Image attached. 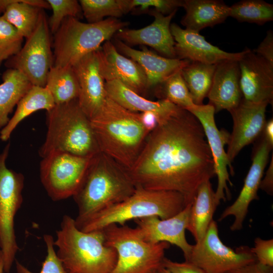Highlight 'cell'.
<instances>
[{
	"label": "cell",
	"mask_w": 273,
	"mask_h": 273,
	"mask_svg": "<svg viewBox=\"0 0 273 273\" xmlns=\"http://www.w3.org/2000/svg\"><path fill=\"white\" fill-rule=\"evenodd\" d=\"M136 188L171 191L191 204L199 186L215 173L203 127L189 111L181 109L150 132L128 170Z\"/></svg>",
	"instance_id": "cell-1"
},
{
	"label": "cell",
	"mask_w": 273,
	"mask_h": 273,
	"mask_svg": "<svg viewBox=\"0 0 273 273\" xmlns=\"http://www.w3.org/2000/svg\"><path fill=\"white\" fill-rule=\"evenodd\" d=\"M90 121L100 152L129 169L150 132L143 125L140 113L126 109L107 96Z\"/></svg>",
	"instance_id": "cell-2"
},
{
	"label": "cell",
	"mask_w": 273,
	"mask_h": 273,
	"mask_svg": "<svg viewBox=\"0 0 273 273\" xmlns=\"http://www.w3.org/2000/svg\"><path fill=\"white\" fill-rule=\"evenodd\" d=\"M136 190L128 170L99 152L73 198L78 207L76 225L96 213L127 199Z\"/></svg>",
	"instance_id": "cell-3"
},
{
	"label": "cell",
	"mask_w": 273,
	"mask_h": 273,
	"mask_svg": "<svg viewBox=\"0 0 273 273\" xmlns=\"http://www.w3.org/2000/svg\"><path fill=\"white\" fill-rule=\"evenodd\" d=\"M54 245L67 273H111L117 262V252L106 245L103 230L84 232L67 215L63 217Z\"/></svg>",
	"instance_id": "cell-4"
},
{
	"label": "cell",
	"mask_w": 273,
	"mask_h": 273,
	"mask_svg": "<svg viewBox=\"0 0 273 273\" xmlns=\"http://www.w3.org/2000/svg\"><path fill=\"white\" fill-rule=\"evenodd\" d=\"M47 132L40 148L42 158L54 151L90 157L100 152L90 119L78 99L55 105L46 113Z\"/></svg>",
	"instance_id": "cell-5"
},
{
	"label": "cell",
	"mask_w": 273,
	"mask_h": 273,
	"mask_svg": "<svg viewBox=\"0 0 273 273\" xmlns=\"http://www.w3.org/2000/svg\"><path fill=\"white\" fill-rule=\"evenodd\" d=\"M187 206L180 193L171 191H155L136 188L126 200L93 215L76 225L84 232L101 231L112 224H125L126 221L156 216L162 219L170 218Z\"/></svg>",
	"instance_id": "cell-6"
},
{
	"label": "cell",
	"mask_w": 273,
	"mask_h": 273,
	"mask_svg": "<svg viewBox=\"0 0 273 273\" xmlns=\"http://www.w3.org/2000/svg\"><path fill=\"white\" fill-rule=\"evenodd\" d=\"M128 22L108 18L97 23H84L68 17L62 22L54 34V66H72L85 55L96 51L102 44L120 30Z\"/></svg>",
	"instance_id": "cell-7"
},
{
	"label": "cell",
	"mask_w": 273,
	"mask_h": 273,
	"mask_svg": "<svg viewBox=\"0 0 273 273\" xmlns=\"http://www.w3.org/2000/svg\"><path fill=\"white\" fill-rule=\"evenodd\" d=\"M105 244L117 253L116 265L111 273H155L162 263L169 244L150 243L140 230L125 224H111L102 230Z\"/></svg>",
	"instance_id": "cell-8"
},
{
	"label": "cell",
	"mask_w": 273,
	"mask_h": 273,
	"mask_svg": "<svg viewBox=\"0 0 273 273\" xmlns=\"http://www.w3.org/2000/svg\"><path fill=\"white\" fill-rule=\"evenodd\" d=\"M10 143L0 154V250L4 271L9 273L19 247L14 229L15 215L23 202L24 178L22 174L8 168L6 164Z\"/></svg>",
	"instance_id": "cell-9"
},
{
	"label": "cell",
	"mask_w": 273,
	"mask_h": 273,
	"mask_svg": "<svg viewBox=\"0 0 273 273\" xmlns=\"http://www.w3.org/2000/svg\"><path fill=\"white\" fill-rule=\"evenodd\" d=\"M93 157L54 151L43 157L40 177L49 197L55 201L73 197L79 189Z\"/></svg>",
	"instance_id": "cell-10"
},
{
	"label": "cell",
	"mask_w": 273,
	"mask_h": 273,
	"mask_svg": "<svg viewBox=\"0 0 273 273\" xmlns=\"http://www.w3.org/2000/svg\"><path fill=\"white\" fill-rule=\"evenodd\" d=\"M50 33L43 9L34 31L20 51L5 62V66L21 72L33 85L45 87L48 72L54 65Z\"/></svg>",
	"instance_id": "cell-11"
},
{
	"label": "cell",
	"mask_w": 273,
	"mask_h": 273,
	"mask_svg": "<svg viewBox=\"0 0 273 273\" xmlns=\"http://www.w3.org/2000/svg\"><path fill=\"white\" fill-rule=\"evenodd\" d=\"M201 268L205 273H225L255 262V255L247 246L234 250L221 241L216 222L213 220L202 239L192 245L185 260Z\"/></svg>",
	"instance_id": "cell-12"
},
{
	"label": "cell",
	"mask_w": 273,
	"mask_h": 273,
	"mask_svg": "<svg viewBox=\"0 0 273 273\" xmlns=\"http://www.w3.org/2000/svg\"><path fill=\"white\" fill-rule=\"evenodd\" d=\"M188 111L201 123L211 152L215 173L217 177L215 198L218 206L221 200L225 201L226 199L231 198L227 183L232 186L233 185L230 178L228 168H230L232 175L234 174V170L224 150L225 145L228 144L230 134L225 130L217 128L214 119L215 110L211 105H195Z\"/></svg>",
	"instance_id": "cell-13"
},
{
	"label": "cell",
	"mask_w": 273,
	"mask_h": 273,
	"mask_svg": "<svg viewBox=\"0 0 273 273\" xmlns=\"http://www.w3.org/2000/svg\"><path fill=\"white\" fill-rule=\"evenodd\" d=\"M238 63L243 98L250 102L272 105L273 64L248 48Z\"/></svg>",
	"instance_id": "cell-14"
},
{
	"label": "cell",
	"mask_w": 273,
	"mask_h": 273,
	"mask_svg": "<svg viewBox=\"0 0 273 273\" xmlns=\"http://www.w3.org/2000/svg\"><path fill=\"white\" fill-rule=\"evenodd\" d=\"M272 148L263 136L255 148L252 162L240 194L234 202L224 209L218 219L221 221L229 216H234L230 226L232 231L242 229L250 204L253 200L259 199L257 192Z\"/></svg>",
	"instance_id": "cell-15"
},
{
	"label": "cell",
	"mask_w": 273,
	"mask_h": 273,
	"mask_svg": "<svg viewBox=\"0 0 273 273\" xmlns=\"http://www.w3.org/2000/svg\"><path fill=\"white\" fill-rule=\"evenodd\" d=\"M267 103H255L245 100L232 110L233 128L226 153L232 163L241 150L253 142L263 132Z\"/></svg>",
	"instance_id": "cell-16"
},
{
	"label": "cell",
	"mask_w": 273,
	"mask_h": 273,
	"mask_svg": "<svg viewBox=\"0 0 273 273\" xmlns=\"http://www.w3.org/2000/svg\"><path fill=\"white\" fill-rule=\"evenodd\" d=\"M97 51L105 81L117 80L139 95L148 89L147 77L142 67L119 53L110 40Z\"/></svg>",
	"instance_id": "cell-17"
},
{
	"label": "cell",
	"mask_w": 273,
	"mask_h": 273,
	"mask_svg": "<svg viewBox=\"0 0 273 273\" xmlns=\"http://www.w3.org/2000/svg\"><path fill=\"white\" fill-rule=\"evenodd\" d=\"M191 205L192 203L187 205L182 211L169 218L162 219L151 216L134 221L145 240L152 244L165 242L174 245L181 250L186 260L192 247L185 235Z\"/></svg>",
	"instance_id": "cell-18"
},
{
	"label": "cell",
	"mask_w": 273,
	"mask_h": 273,
	"mask_svg": "<svg viewBox=\"0 0 273 273\" xmlns=\"http://www.w3.org/2000/svg\"><path fill=\"white\" fill-rule=\"evenodd\" d=\"M176 12L175 10L164 15L151 10L148 13L154 17L151 24L138 29L123 28L118 31L114 37L127 45L148 46L164 57L176 58L175 41L170 31V23Z\"/></svg>",
	"instance_id": "cell-19"
},
{
	"label": "cell",
	"mask_w": 273,
	"mask_h": 273,
	"mask_svg": "<svg viewBox=\"0 0 273 273\" xmlns=\"http://www.w3.org/2000/svg\"><path fill=\"white\" fill-rule=\"evenodd\" d=\"M97 51L85 55L72 66L79 83L78 103L89 119L99 112L107 97Z\"/></svg>",
	"instance_id": "cell-20"
},
{
	"label": "cell",
	"mask_w": 273,
	"mask_h": 273,
	"mask_svg": "<svg viewBox=\"0 0 273 273\" xmlns=\"http://www.w3.org/2000/svg\"><path fill=\"white\" fill-rule=\"evenodd\" d=\"M175 41L176 58L208 64H216L226 60L239 61L246 49L238 53L221 50L206 40L199 32L183 29L175 23L170 24Z\"/></svg>",
	"instance_id": "cell-21"
},
{
	"label": "cell",
	"mask_w": 273,
	"mask_h": 273,
	"mask_svg": "<svg viewBox=\"0 0 273 273\" xmlns=\"http://www.w3.org/2000/svg\"><path fill=\"white\" fill-rule=\"evenodd\" d=\"M240 77L238 61L226 60L216 64L207 97L215 112L222 110L230 112L240 104L243 99Z\"/></svg>",
	"instance_id": "cell-22"
},
{
	"label": "cell",
	"mask_w": 273,
	"mask_h": 273,
	"mask_svg": "<svg viewBox=\"0 0 273 273\" xmlns=\"http://www.w3.org/2000/svg\"><path fill=\"white\" fill-rule=\"evenodd\" d=\"M113 43L119 53L133 60L142 67L147 77L148 89L158 86L190 62L164 57L145 47H142L140 50H136L116 38Z\"/></svg>",
	"instance_id": "cell-23"
},
{
	"label": "cell",
	"mask_w": 273,
	"mask_h": 273,
	"mask_svg": "<svg viewBox=\"0 0 273 273\" xmlns=\"http://www.w3.org/2000/svg\"><path fill=\"white\" fill-rule=\"evenodd\" d=\"M107 96L117 104L131 112H151L155 114L158 124L176 114L181 108L166 99L153 101L147 99L130 89L120 81H105Z\"/></svg>",
	"instance_id": "cell-24"
},
{
	"label": "cell",
	"mask_w": 273,
	"mask_h": 273,
	"mask_svg": "<svg viewBox=\"0 0 273 273\" xmlns=\"http://www.w3.org/2000/svg\"><path fill=\"white\" fill-rule=\"evenodd\" d=\"M186 11L180 21L188 30L199 32L223 23L230 17V6L221 0H184Z\"/></svg>",
	"instance_id": "cell-25"
},
{
	"label": "cell",
	"mask_w": 273,
	"mask_h": 273,
	"mask_svg": "<svg viewBox=\"0 0 273 273\" xmlns=\"http://www.w3.org/2000/svg\"><path fill=\"white\" fill-rule=\"evenodd\" d=\"M217 206L210 180L204 181L198 188L192 203L187 228L196 243L205 236Z\"/></svg>",
	"instance_id": "cell-26"
},
{
	"label": "cell",
	"mask_w": 273,
	"mask_h": 273,
	"mask_svg": "<svg viewBox=\"0 0 273 273\" xmlns=\"http://www.w3.org/2000/svg\"><path fill=\"white\" fill-rule=\"evenodd\" d=\"M44 9H51L47 1L13 0L2 16L26 39L35 28Z\"/></svg>",
	"instance_id": "cell-27"
},
{
	"label": "cell",
	"mask_w": 273,
	"mask_h": 273,
	"mask_svg": "<svg viewBox=\"0 0 273 273\" xmlns=\"http://www.w3.org/2000/svg\"><path fill=\"white\" fill-rule=\"evenodd\" d=\"M55 106L53 98L45 87L33 85L17 105L12 117L0 132V139L8 141L16 126L24 118L41 109L50 110Z\"/></svg>",
	"instance_id": "cell-28"
},
{
	"label": "cell",
	"mask_w": 273,
	"mask_h": 273,
	"mask_svg": "<svg viewBox=\"0 0 273 273\" xmlns=\"http://www.w3.org/2000/svg\"><path fill=\"white\" fill-rule=\"evenodd\" d=\"M0 84V128L5 127L14 107L33 86L19 71L8 68L2 74Z\"/></svg>",
	"instance_id": "cell-29"
},
{
	"label": "cell",
	"mask_w": 273,
	"mask_h": 273,
	"mask_svg": "<svg viewBox=\"0 0 273 273\" xmlns=\"http://www.w3.org/2000/svg\"><path fill=\"white\" fill-rule=\"evenodd\" d=\"M46 87L51 94L55 105L78 99V81L72 66H53L49 70Z\"/></svg>",
	"instance_id": "cell-30"
},
{
	"label": "cell",
	"mask_w": 273,
	"mask_h": 273,
	"mask_svg": "<svg viewBox=\"0 0 273 273\" xmlns=\"http://www.w3.org/2000/svg\"><path fill=\"white\" fill-rule=\"evenodd\" d=\"M216 64L190 61L180 70L194 103L203 104L211 86Z\"/></svg>",
	"instance_id": "cell-31"
},
{
	"label": "cell",
	"mask_w": 273,
	"mask_h": 273,
	"mask_svg": "<svg viewBox=\"0 0 273 273\" xmlns=\"http://www.w3.org/2000/svg\"><path fill=\"white\" fill-rule=\"evenodd\" d=\"M230 17L262 25L273 20V5L263 0H242L230 6Z\"/></svg>",
	"instance_id": "cell-32"
},
{
	"label": "cell",
	"mask_w": 273,
	"mask_h": 273,
	"mask_svg": "<svg viewBox=\"0 0 273 273\" xmlns=\"http://www.w3.org/2000/svg\"><path fill=\"white\" fill-rule=\"evenodd\" d=\"M83 16L88 23H97L105 17L118 18L126 14L123 0H80Z\"/></svg>",
	"instance_id": "cell-33"
},
{
	"label": "cell",
	"mask_w": 273,
	"mask_h": 273,
	"mask_svg": "<svg viewBox=\"0 0 273 273\" xmlns=\"http://www.w3.org/2000/svg\"><path fill=\"white\" fill-rule=\"evenodd\" d=\"M180 70L172 74L158 86L163 94L162 99H166L178 107L189 110L195 104L181 76Z\"/></svg>",
	"instance_id": "cell-34"
},
{
	"label": "cell",
	"mask_w": 273,
	"mask_h": 273,
	"mask_svg": "<svg viewBox=\"0 0 273 273\" xmlns=\"http://www.w3.org/2000/svg\"><path fill=\"white\" fill-rule=\"evenodd\" d=\"M24 37L0 15V66L21 49Z\"/></svg>",
	"instance_id": "cell-35"
},
{
	"label": "cell",
	"mask_w": 273,
	"mask_h": 273,
	"mask_svg": "<svg viewBox=\"0 0 273 273\" xmlns=\"http://www.w3.org/2000/svg\"><path fill=\"white\" fill-rule=\"evenodd\" d=\"M53 11L48 20L50 32L54 34L59 28L63 20L71 17L78 19L82 18L83 14L79 1L76 0H47Z\"/></svg>",
	"instance_id": "cell-36"
},
{
	"label": "cell",
	"mask_w": 273,
	"mask_h": 273,
	"mask_svg": "<svg viewBox=\"0 0 273 273\" xmlns=\"http://www.w3.org/2000/svg\"><path fill=\"white\" fill-rule=\"evenodd\" d=\"M124 6L126 14L134 11L135 13L145 12L149 9L164 15H168L179 7H182L181 0H123Z\"/></svg>",
	"instance_id": "cell-37"
},
{
	"label": "cell",
	"mask_w": 273,
	"mask_h": 273,
	"mask_svg": "<svg viewBox=\"0 0 273 273\" xmlns=\"http://www.w3.org/2000/svg\"><path fill=\"white\" fill-rule=\"evenodd\" d=\"M43 240L47 247V255L38 273H67L55 251L53 237L46 234L43 236ZM16 266L18 273H36L18 261H16Z\"/></svg>",
	"instance_id": "cell-38"
},
{
	"label": "cell",
	"mask_w": 273,
	"mask_h": 273,
	"mask_svg": "<svg viewBox=\"0 0 273 273\" xmlns=\"http://www.w3.org/2000/svg\"><path fill=\"white\" fill-rule=\"evenodd\" d=\"M250 250L258 263L273 267V239L264 240L257 237L254 239V247Z\"/></svg>",
	"instance_id": "cell-39"
},
{
	"label": "cell",
	"mask_w": 273,
	"mask_h": 273,
	"mask_svg": "<svg viewBox=\"0 0 273 273\" xmlns=\"http://www.w3.org/2000/svg\"><path fill=\"white\" fill-rule=\"evenodd\" d=\"M162 266L171 273H205L195 264L185 261L183 262L173 261L165 257Z\"/></svg>",
	"instance_id": "cell-40"
},
{
	"label": "cell",
	"mask_w": 273,
	"mask_h": 273,
	"mask_svg": "<svg viewBox=\"0 0 273 273\" xmlns=\"http://www.w3.org/2000/svg\"><path fill=\"white\" fill-rule=\"evenodd\" d=\"M253 52L273 64V32L269 30L263 40Z\"/></svg>",
	"instance_id": "cell-41"
},
{
	"label": "cell",
	"mask_w": 273,
	"mask_h": 273,
	"mask_svg": "<svg viewBox=\"0 0 273 273\" xmlns=\"http://www.w3.org/2000/svg\"><path fill=\"white\" fill-rule=\"evenodd\" d=\"M225 273H273V267L262 265L256 261Z\"/></svg>",
	"instance_id": "cell-42"
},
{
	"label": "cell",
	"mask_w": 273,
	"mask_h": 273,
	"mask_svg": "<svg viewBox=\"0 0 273 273\" xmlns=\"http://www.w3.org/2000/svg\"><path fill=\"white\" fill-rule=\"evenodd\" d=\"M273 157L264 178L261 180L259 189L269 195L273 194Z\"/></svg>",
	"instance_id": "cell-43"
},
{
	"label": "cell",
	"mask_w": 273,
	"mask_h": 273,
	"mask_svg": "<svg viewBox=\"0 0 273 273\" xmlns=\"http://www.w3.org/2000/svg\"><path fill=\"white\" fill-rule=\"evenodd\" d=\"M140 117L143 125L150 132L154 130L158 124L157 117L153 112L140 113Z\"/></svg>",
	"instance_id": "cell-44"
},
{
	"label": "cell",
	"mask_w": 273,
	"mask_h": 273,
	"mask_svg": "<svg viewBox=\"0 0 273 273\" xmlns=\"http://www.w3.org/2000/svg\"><path fill=\"white\" fill-rule=\"evenodd\" d=\"M263 138L266 142L273 147V120L271 118L267 122L266 121L263 131Z\"/></svg>",
	"instance_id": "cell-45"
},
{
	"label": "cell",
	"mask_w": 273,
	"mask_h": 273,
	"mask_svg": "<svg viewBox=\"0 0 273 273\" xmlns=\"http://www.w3.org/2000/svg\"><path fill=\"white\" fill-rule=\"evenodd\" d=\"M4 261L2 251L0 250V273H4Z\"/></svg>",
	"instance_id": "cell-46"
},
{
	"label": "cell",
	"mask_w": 273,
	"mask_h": 273,
	"mask_svg": "<svg viewBox=\"0 0 273 273\" xmlns=\"http://www.w3.org/2000/svg\"><path fill=\"white\" fill-rule=\"evenodd\" d=\"M155 273H171L169 270L163 266L158 269Z\"/></svg>",
	"instance_id": "cell-47"
}]
</instances>
